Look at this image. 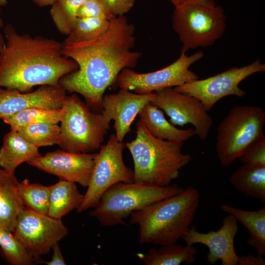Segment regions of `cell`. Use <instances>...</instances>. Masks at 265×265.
<instances>
[{"label":"cell","instance_id":"29","mask_svg":"<svg viewBox=\"0 0 265 265\" xmlns=\"http://www.w3.org/2000/svg\"><path fill=\"white\" fill-rule=\"evenodd\" d=\"M86 0H56L51 5L50 15L57 30L68 35L73 27L77 13Z\"/></svg>","mask_w":265,"mask_h":265},{"label":"cell","instance_id":"28","mask_svg":"<svg viewBox=\"0 0 265 265\" xmlns=\"http://www.w3.org/2000/svg\"><path fill=\"white\" fill-rule=\"evenodd\" d=\"M0 249L4 259L12 265H32L37 260L9 231L0 229Z\"/></svg>","mask_w":265,"mask_h":265},{"label":"cell","instance_id":"27","mask_svg":"<svg viewBox=\"0 0 265 265\" xmlns=\"http://www.w3.org/2000/svg\"><path fill=\"white\" fill-rule=\"evenodd\" d=\"M18 195L26 208L43 214H47L50 187L40 184H31L26 179L19 182Z\"/></svg>","mask_w":265,"mask_h":265},{"label":"cell","instance_id":"7","mask_svg":"<svg viewBox=\"0 0 265 265\" xmlns=\"http://www.w3.org/2000/svg\"><path fill=\"white\" fill-rule=\"evenodd\" d=\"M58 145L63 151L90 153L100 148L110 128L102 113L91 111L76 95L67 96Z\"/></svg>","mask_w":265,"mask_h":265},{"label":"cell","instance_id":"15","mask_svg":"<svg viewBox=\"0 0 265 265\" xmlns=\"http://www.w3.org/2000/svg\"><path fill=\"white\" fill-rule=\"evenodd\" d=\"M238 219L229 214L222 220V225L217 231L207 233L199 232L191 225L182 238L186 245L201 243L207 246V260L212 265L221 261L222 265H238L239 258L236 253L234 239L238 230Z\"/></svg>","mask_w":265,"mask_h":265},{"label":"cell","instance_id":"1","mask_svg":"<svg viewBox=\"0 0 265 265\" xmlns=\"http://www.w3.org/2000/svg\"><path fill=\"white\" fill-rule=\"evenodd\" d=\"M135 27L126 17H115L110 21L106 32L95 39L63 44L62 52L73 60L78 68L59 80L66 91L82 95L86 105L102 110L104 93L126 68H134L141 56L132 51L135 43Z\"/></svg>","mask_w":265,"mask_h":265},{"label":"cell","instance_id":"11","mask_svg":"<svg viewBox=\"0 0 265 265\" xmlns=\"http://www.w3.org/2000/svg\"><path fill=\"white\" fill-rule=\"evenodd\" d=\"M265 71V65L259 58L249 65L233 67L214 76L196 80L174 89L197 98L208 111L219 100L227 96L243 97L246 92L239 88V83L248 77Z\"/></svg>","mask_w":265,"mask_h":265},{"label":"cell","instance_id":"16","mask_svg":"<svg viewBox=\"0 0 265 265\" xmlns=\"http://www.w3.org/2000/svg\"><path fill=\"white\" fill-rule=\"evenodd\" d=\"M154 96L155 92L139 94L122 88L117 93L104 95L102 114L108 121L114 120L115 135L119 142L131 131V126L142 108Z\"/></svg>","mask_w":265,"mask_h":265},{"label":"cell","instance_id":"4","mask_svg":"<svg viewBox=\"0 0 265 265\" xmlns=\"http://www.w3.org/2000/svg\"><path fill=\"white\" fill-rule=\"evenodd\" d=\"M136 128L135 139L125 144L133 160V182L170 186L179 176L180 170L190 162L191 156L183 153L184 143L155 137L140 120Z\"/></svg>","mask_w":265,"mask_h":265},{"label":"cell","instance_id":"6","mask_svg":"<svg viewBox=\"0 0 265 265\" xmlns=\"http://www.w3.org/2000/svg\"><path fill=\"white\" fill-rule=\"evenodd\" d=\"M173 27L182 43L181 53L212 45L223 35L226 16L213 0H189L175 7Z\"/></svg>","mask_w":265,"mask_h":265},{"label":"cell","instance_id":"30","mask_svg":"<svg viewBox=\"0 0 265 265\" xmlns=\"http://www.w3.org/2000/svg\"><path fill=\"white\" fill-rule=\"evenodd\" d=\"M25 139L38 148L58 145L60 126L56 124L37 123L21 128L17 131Z\"/></svg>","mask_w":265,"mask_h":265},{"label":"cell","instance_id":"21","mask_svg":"<svg viewBox=\"0 0 265 265\" xmlns=\"http://www.w3.org/2000/svg\"><path fill=\"white\" fill-rule=\"evenodd\" d=\"M47 215L60 219L75 209H78L83 199L74 182L60 179L49 186Z\"/></svg>","mask_w":265,"mask_h":265},{"label":"cell","instance_id":"8","mask_svg":"<svg viewBox=\"0 0 265 265\" xmlns=\"http://www.w3.org/2000/svg\"><path fill=\"white\" fill-rule=\"evenodd\" d=\"M265 112L258 106L233 107L217 129L215 150L220 163L225 166L238 159L245 147L264 132Z\"/></svg>","mask_w":265,"mask_h":265},{"label":"cell","instance_id":"26","mask_svg":"<svg viewBox=\"0 0 265 265\" xmlns=\"http://www.w3.org/2000/svg\"><path fill=\"white\" fill-rule=\"evenodd\" d=\"M110 21L98 18L77 17L72 30L63 43L85 42L97 38L106 32Z\"/></svg>","mask_w":265,"mask_h":265},{"label":"cell","instance_id":"39","mask_svg":"<svg viewBox=\"0 0 265 265\" xmlns=\"http://www.w3.org/2000/svg\"><path fill=\"white\" fill-rule=\"evenodd\" d=\"M7 4V0H0V10Z\"/></svg>","mask_w":265,"mask_h":265},{"label":"cell","instance_id":"3","mask_svg":"<svg viewBox=\"0 0 265 265\" xmlns=\"http://www.w3.org/2000/svg\"><path fill=\"white\" fill-rule=\"evenodd\" d=\"M198 190L188 186L180 192L132 212L130 222L139 228V242L173 244L189 229L198 208Z\"/></svg>","mask_w":265,"mask_h":265},{"label":"cell","instance_id":"13","mask_svg":"<svg viewBox=\"0 0 265 265\" xmlns=\"http://www.w3.org/2000/svg\"><path fill=\"white\" fill-rule=\"evenodd\" d=\"M151 103L162 109L173 125L183 126L191 124L200 139L204 141L208 137L213 120L197 98L168 87L155 92Z\"/></svg>","mask_w":265,"mask_h":265},{"label":"cell","instance_id":"36","mask_svg":"<svg viewBox=\"0 0 265 265\" xmlns=\"http://www.w3.org/2000/svg\"><path fill=\"white\" fill-rule=\"evenodd\" d=\"M37 6L43 7L51 6L56 0H31Z\"/></svg>","mask_w":265,"mask_h":265},{"label":"cell","instance_id":"33","mask_svg":"<svg viewBox=\"0 0 265 265\" xmlns=\"http://www.w3.org/2000/svg\"><path fill=\"white\" fill-rule=\"evenodd\" d=\"M114 17L123 16L133 6L135 0H102Z\"/></svg>","mask_w":265,"mask_h":265},{"label":"cell","instance_id":"34","mask_svg":"<svg viewBox=\"0 0 265 265\" xmlns=\"http://www.w3.org/2000/svg\"><path fill=\"white\" fill-rule=\"evenodd\" d=\"M239 258L238 265H265V261L262 256H254L251 254L241 255Z\"/></svg>","mask_w":265,"mask_h":265},{"label":"cell","instance_id":"32","mask_svg":"<svg viewBox=\"0 0 265 265\" xmlns=\"http://www.w3.org/2000/svg\"><path fill=\"white\" fill-rule=\"evenodd\" d=\"M98 18L111 20L114 17L102 0H86L77 13V18Z\"/></svg>","mask_w":265,"mask_h":265},{"label":"cell","instance_id":"22","mask_svg":"<svg viewBox=\"0 0 265 265\" xmlns=\"http://www.w3.org/2000/svg\"><path fill=\"white\" fill-rule=\"evenodd\" d=\"M221 210L234 215L248 230L249 237L248 245L255 249L258 255H265V207L261 209L249 211L235 208L229 205L223 204Z\"/></svg>","mask_w":265,"mask_h":265},{"label":"cell","instance_id":"19","mask_svg":"<svg viewBox=\"0 0 265 265\" xmlns=\"http://www.w3.org/2000/svg\"><path fill=\"white\" fill-rule=\"evenodd\" d=\"M18 183L15 173L0 168V229L12 232L25 207L18 193Z\"/></svg>","mask_w":265,"mask_h":265},{"label":"cell","instance_id":"10","mask_svg":"<svg viewBox=\"0 0 265 265\" xmlns=\"http://www.w3.org/2000/svg\"><path fill=\"white\" fill-rule=\"evenodd\" d=\"M203 56L202 51L190 56L181 53L173 63L161 69L147 73H138L131 68H126L121 71L115 81L120 88L139 94H150L164 88L179 86L199 79L197 74L189 68Z\"/></svg>","mask_w":265,"mask_h":265},{"label":"cell","instance_id":"9","mask_svg":"<svg viewBox=\"0 0 265 265\" xmlns=\"http://www.w3.org/2000/svg\"><path fill=\"white\" fill-rule=\"evenodd\" d=\"M125 147V144L119 142L114 134H110L106 144L101 145L78 212L94 208L103 193L113 185L119 182H133V171L123 161V152Z\"/></svg>","mask_w":265,"mask_h":265},{"label":"cell","instance_id":"14","mask_svg":"<svg viewBox=\"0 0 265 265\" xmlns=\"http://www.w3.org/2000/svg\"><path fill=\"white\" fill-rule=\"evenodd\" d=\"M97 153H77L57 150L33 159L27 163L60 179L87 187Z\"/></svg>","mask_w":265,"mask_h":265},{"label":"cell","instance_id":"5","mask_svg":"<svg viewBox=\"0 0 265 265\" xmlns=\"http://www.w3.org/2000/svg\"><path fill=\"white\" fill-rule=\"evenodd\" d=\"M183 189L177 185L160 186L145 183L119 182L103 193L90 215L104 226L125 224L124 219L133 211L174 195Z\"/></svg>","mask_w":265,"mask_h":265},{"label":"cell","instance_id":"17","mask_svg":"<svg viewBox=\"0 0 265 265\" xmlns=\"http://www.w3.org/2000/svg\"><path fill=\"white\" fill-rule=\"evenodd\" d=\"M66 97V91L60 86L41 85L28 93L0 87V118L33 107L61 108Z\"/></svg>","mask_w":265,"mask_h":265},{"label":"cell","instance_id":"2","mask_svg":"<svg viewBox=\"0 0 265 265\" xmlns=\"http://www.w3.org/2000/svg\"><path fill=\"white\" fill-rule=\"evenodd\" d=\"M5 44L0 50V87L29 90L37 85L60 86L65 75L78 65L63 53V44L53 39L21 34L7 24Z\"/></svg>","mask_w":265,"mask_h":265},{"label":"cell","instance_id":"31","mask_svg":"<svg viewBox=\"0 0 265 265\" xmlns=\"http://www.w3.org/2000/svg\"><path fill=\"white\" fill-rule=\"evenodd\" d=\"M238 159L243 164L265 166V135L264 132L245 147Z\"/></svg>","mask_w":265,"mask_h":265},{"label":"cell","instance_id":"24","mask_svg":"<svg viewBox=\"0 0 265 265\" xmlns=\"http://www.w3.org/2000/svg\"><path fill=\"white\" fill-rule=\"evenodd\" d=\"M197 249L192 245L175 243L152 248L147 253H138L137 257L146 265H179L193 264L196 261Z\"/></svg>","mask_w":265,"mask_h":265},{"label":"cell","instance_id":"18","mask_svg":"<svg viewBox=\"0 0 265 265\" xmlns=\"http://www.w3.org/2000/svg\"><path fill=\"white\" fill-rule=\"evenodd\" d=\"M140 120L155 137L175 143H184L196 135L194 129L181 130L170 123L163 112L151 102L146 104L138 114Z\"/></svg>","mask_w":265,"mask_h":265},{"label":"cell","instance_id":"23","mask_svg":"<svg viewBox=\"0 0 265 265\" xmlns=\"http://www.w3.org/2000/svg\"><path fill=\"white\" fill-rule=\"evenodd\" d=\"M230 182L245 196L265 203V166L243 164L231 175Z\"/></svg>","mask_w":265,"mask_h":265},{"label":"cell","instance_id":"25","mask_svg":"<svg viewBox=\"0 0 265 265\" xmlns=\"http://www.w3.org/2000/svg\"><path fill=\"white\" fill-rule=\"evenodd\" d=\"M64 112L63 107L55 109L33 107L20 111L2 119L9 125L10 130L18 131L21 128L31 124H58L62 119Z\"/></svg>","mask_w":265,"mask_h":265},{"label":"cell","instance_id":"35","mask_svg":"<svg viewBox=\"0 0 265 265\" xmlns=\"http://www.w3.org/2000/svg\"><path fill=\"white\" fill-rule=\"evenodd\" d=\"M52 250H53V255L51 260L48 262H46V264L48 265H66V264L57 243L53 246Z\"/></svg>","mask_w":265,"mask_h":265},{"label":"cell","instance_id":"37","mask_svg":"<svg viewBox=\"0 0 265 265\" xmlns=\"http://www.w3.org/2000/svg\"><path fill=\"white\" fill-rule=\"evenodd\" d=\"M169 0L174 5V6L175 7L189 0ZM202 0L204 1H209L211 0Z\"/></svg>","mask_w":265,"mask_h":265},{"label":"cell","instance_id":"12","mask_svg":"<svg viewBox=\"0 0 265 265\" xmlns=\"http://www.w3.org/2000/svg\"><path fill=\"white\" fill-rule=\"evenodd\" d=\"M36 260L48 254L68 233L60 219L35 212L24 207L19 212L12 232Z\"/></svg>","mask_w":265,"mask_h":265},{"label":"cell","instance_id":"38","mask_svg":"<svg viewBox=\"0 0 265 265\" xmlns=\"http://www.w3.org/2000/svg\"><path fill=\"white\" fill-rule=\"evenodd\" d=\"M5 44L4 35L0 32V50L3 47Z\"/></svg>","mask_w":265,"mask_h":265},{"label":"cell","instance_id":"20","mask_svg":"<svg viewBox=\"0 0 265 265\" xmlns=\"http://www.w3.org/2000/svg\"><path fill=\"white\" fill-rule=\"evenodd\" d=\"M40 155L38 148L25 139L17 131L10 130L4 136L0 149V167L15 173L21 164Z\"/></svg>","mask_w":265,"mask_h":265}]
</instances>
